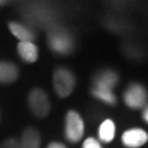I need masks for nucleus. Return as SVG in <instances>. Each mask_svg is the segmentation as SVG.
<instances>
[{"mask_svg":"<svg viewBox=\"0 0 148 148\" xmlns=\"http://www.w3.org/2000/svg\"><path fill=\"white\" fill-rule=\"evenodd\" d=\"M48 45L51 49L60 55H66L73 52L74 40L66 30L54 27L48 31Z\"/></svg>","mask_w":148,"mask_h":148,"instance_id":"f257e3e1","label":"nucleus"},{"mask_svg":"<svg viewBox=\"0 0 148 148\" xmlns=\"http://www.w3.org/2000/svg\"><path fill=\"white\" fill-rule=\"evenodd\" d=\"M53 86L55 92L60 98H67L73 93L76 86L75 75L65 67H59L54 71Z\"/></svg>","mask_w":148,"mask_h":148,"instance_id":"f03ea898","label":"nucleus"},{"mask_svg":"<svg viewBox=\"0 0 148 148\" xmlns=\"http://www.w3.org/2000/svg\"><path fill=\"white\" fill-rule=\"evenodd\" d=\"M27 104L35 116L44 119L51 111V101L47 93L40 88H34L27 95Z\"/></svg>","mask_w":148,"mask_h":148,"instance_id":"7ed1b4c3","label":"nucleus"},{"mask_svg":"<svg viewBox=\"0 0 148 148\" xmlns=\"http://www.w3.org/2000/svg\"><path fill=\"white\" fill-rule=\"evenodd\" d=\"M85 133V124L79 113L70 110L66 114L65 122V135L66 138L71 143L79 142Z\"/></svg>","mask_w":148,"mask_h":148,"instance_id":"20e7f679","label":"nucleus"},{"mask_svg":"<svg viewBox=\"0 0 148 148\" xmlns=\"http://www.w3.org/2000/svg\"><path fill=\"white\" fill-rule=\"evenodd\" d=\"M124 102L131 109H142L147 102V91L143 86L132 84L124 92Z\"/></svg>","mask_w":148,"mask_h":148,"instance_id":"39448f33","label":"nucleus"},{"mask_svg":"<svg viewBox=\"0 0 148 148\" xmlns=\"http://www.w3.org/2000/svg\"><path fill=\"white\" fill-rule=\"evenodd\" d=\"M148 134L142 128H130L123 133L122 142L128 148H138L147 143Z\"/></svg>","mask_w":148,"mask_h":148,"instance_id":"423d86ee","label":"nucleus"},{"mask_svg":"<svg viewBox=\"0 0 148 148\" xmlns=\"http://www.w3.org/2000/svg\"><path fill=\"white\" fill-rule=\"evenodd\" d=\"M117 81H119L117 74L112 70H109V69L100 71L99 74H97V76L93 79L95 88L111 90V91L117 85Z\"/></svg>","mask_w":148,"mask_h":148,"instance_id":"0eeeda50","label":"nucleus"},{"mask_svg":"<svg viewBox=\"0 0 148 148\" xmlns=\"http://www.w3.org/2000/svg\"><path fill=\"white\" fill-rule=\"evenodd\" d=\"M16 52L25 63H35L38 58V48L33 42H19Z\"/></svg>","mask_w":148,"mask_h":148,"instance_id":"6e6552de","label":"nucleus"},{"mask_svg":"<svg viewBox=\"0 0 148 148\" xmlns=\"http://www.w3.org/2000/svg\"><path fill=\"white\" fill-rule=\"evenodd\" d=\"M8 27L12 35L16 37L20 42H33V40L35 38V33L22 23L11 21L8 23Z\"/></svg>","mask_w":148,"mask_h":148,"instance_id":"1a4fd4ad","label":"nucleus"},{"mask_svg":"<svg viewBox=\"0 0 148 148\" xmlns=\"http://www.w3.org/2000/svg\"><path fill=\"white\" fill-rule=\"evenodd\" d=\"M20 148H40L41 147V135L35 128L27 127L22 132L19 140Z\"/></svg>","mask_w":148,"mask_h":148,"instance_id":"9d476101","label":"nucleus"},{"mask_svg":"<svg viewBox=\"0 0 148 148\" xmlns=\"http://www.w3.org/2000/svg\"><path fill=\"white\" fill-rule=\"evenodd\" d=\"M19 77V68L13 63L1 62L0 63V82L12 84Z\"/></svg>","mask_w":148,"mask_h":148,"instance_id":"9b49d317","label":"nucleus"},{"mask_svg":"<svg viewBox=\"0 0 148 148\" xmlns=\"http://www.w3.org/2000/svg\"><path fill=\"white\" fill-rule=\"evenodd\" d=\"M99 138L103 143H110L115 136V124L112 120H106L99 127Z\"/></svg>","mask_w":148,"mask_h":148,"instance_id":"f8f14e48","label":"nucleus"},{"mask_svg":"<svg viewBox=\"0 0 148 148\" xmlns=\"http://www.w3.org/2000/svg\"><path fill=\"white\" fill-rule=\"evenodd\" d=\"M91 93L95 95V98H98L99 100L106 102L108 104H115L116 103V98L114 93L112 92L111 90H106V89H100V88H95L93 87L91 90Z\"/></svg>","mask_w":148,"mask_h":148,"instance_id":"ddd939ff","label":"nucleus"},{"mask_svg":"<svg viewBox=\"0 0 148 148\" xmlns=\"http://www.w3.org/2000/svg\"><path fill=\"white\" fill-rule=\"evenodd\" d=\"M82 148H102V146L95 138L88 137L82 144Z\"/></svg>","mask_w":148,"mask_h":148,"instance_id":"4468645a","label":"nucleus"},{"mask_svg":"<svg viewBox=\"0 0 148 148\" xmlns=\"http://www.w3.org/2000/svg\"><path fill=\"white\" fill-rule=\"evenodd\" d=\"M0 148H20L19 140L16 138H8L2 142V144L0 145Z\"/></svg>","mask_w":148,"mask_h":148,"instance_id":"2eb2a0df","label":"nucleus"},{"mask_svg":"<svg viewBox=\"0 0 148 148\" xmlns=\"http://www.w3.org/2000/svg\"><path fill=\"white\" fill-rule=\"evenodd\" d=\"M47 148H66V147L64 146L63 144L57 143V142H53V143H51L48 145Z\"/></svg>","mask_w":148,"mask_h":148,"instance_id":"dca6fc26","label":"nucleus"},{"mask_svg":"<svg viewBox=\"0 0 148 148\" xmlns=\"http://www.w3.org/2000/svg\"><path fill=\"white\" fill-rule=\"evenodd\" d=\"M143 119H144V121L146 122V123H148V106L144 109V111H143Z\"/></svg>","mask_w":148,"mask_h":148,"instance_id":"f3484780","label":"nucleus"},{"mask_svg":"<svg viewBox=\"0 0 148 148\" xmlns=\"http://www.w3.org/2000/svg\"><path fill=\"white\" fill-rule=\"evenodd\" d=\"M3 3H5V1H0V5H3Z\"/></svg>","mask_w":148,"mask_h":148,"instance_id":"a211bd4d","label":"nucleus"}]
</instances>
